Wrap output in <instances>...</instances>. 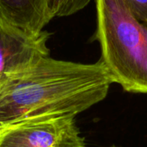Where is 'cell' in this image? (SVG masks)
<instances>
[{"instance_id": "5b68a950", "label": "cell", "mask_w": 147, "mask_h": 147, "mask_svg": "<svg viewBox=\"0 0 147 147\" xmlns=\"http://www.w3.org/2000/svg\"><path fill=\"white\" fill-rule=\"evenodd\" d=\"M0 10L12 24L34 36L52 20L48 0H0Z\"/></svg>"}, {"instance_id": "277c9868", "label": "cell", "mask_w": 147, "mask_h": 147, "mask_svg": "<svg viewBox=\"0 0 147 147\" xmlns=\"http://www.w3.org/2000/svg\"><path fill=\"white\" fill-rule=\"evenodd\" d=\"M50 36L51 33L47 30L36 36L28 34L12 24L0 10V84L9 75L49 56Z\"/></svg>"}, {"instance_id": "3957f363", "label": "cell", "mask_w": 147, "mask_h": 147, "mask_svg": "<svg viewBox=\"0 0 147 147\" xmlns=\"http://www.w3.org/2000/svg\"><path fill=\"white\" fill-rule=\"evenodd\" d=\"M0 147H87L76 115L44 114L0 124Z\"/></svg>"}, {"instance_id": "52a82bcc", "label": "cell", "mask_w": 147, "mask_h": 147, "mask_svg": "<svg viewBox=\"0 0 147 147\" xmlns=\"http://www.w3.org/2000/svg\"><path fill=\"white\" fill-rule=\"evenodd\" d=\"M126 2L136 18L147 23V0H126Z\"/></svg>"}, {"instance_id": "ba28073f", "label": "cell", "mask_w": 147, "mask_h": 147, "mask_svg": "<svg viewBox=\"0 0 147 147\" xmlns=\"http://www.w3.org/2000/svg\"><path fill=\"white\" fill-rule=\"evenodd\" d=\"M109 147H119V146H114V145H113V146H109Z\"/></svg>"}, {"instance_id": "8992f818", "label": "cell", "mask_w": 147, "mask_h": 147, "mask_svg": "<svg viewBox=\"0 0 147 147\" xmlns=\"http://www.w3.org/2000/svg\"><path fill=\"white\" fill-rule=\"evenodd\" d=\"M91 0H48L49 14L54 17H64L76 14L84 9Z\"/></svg>"}, {"instance_id": "9c48e42d", "label": "cell", "mask_w": 147, "mask_h": 147, "mask_svg": "<svg viewBox=\"0 0 147 147\" xmlns=\"http://www.w3.org/2000/svg\"><path fill=\"white\" fill-rule=\"evenodd\" d=\"M146 24H147V23H146Z\"/></svg>"}, {"instance_id": "6da1fadb", "label": "cell", "mask_w": 147, "mask_h": 147, "mask_svg": "<svg viewBox=\"0 0 147 147\" xmlns=\"http://www.w3.org/2000/svg\"><path fill=\"white\" fill-rule=\"evenodd\" d=\"M113 81L93 64L45 56L0 84V124L44 114L78 115L106 98Z\"/></svg>"}, {"instance_id": "7a4b0ae2", "label": "cell", "mask_w": 147, "mask_h": 147, "mask_svg": "<svg viewBox=\"0 0 147 147\" xmlns=\"http://www.w3.org/2000/svg\"><path fill=\"white\" fill-rule=\"evenodd\" d=\"M93 40L113 83L125 91L147 94V24L134 15L126 0H96Z\"/></svg>"}]
</instances>
